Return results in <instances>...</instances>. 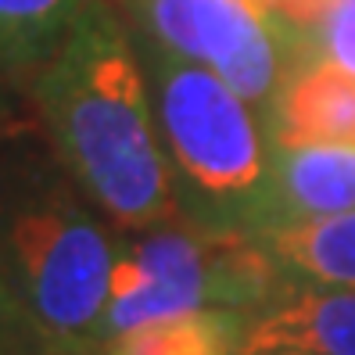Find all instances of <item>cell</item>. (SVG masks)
<instances>
[{
    "label": "cell",
    "mask_w": 355,
    "mask_h": 355,
    "mask_svg": "<svg viewBox=\"0 0 355 355\" xmlns=\"http://www.w3.org/2000/svg\"><path fill=\"white\" fill-rule=\"evenodd\" d=\"M287 287L291 280L255 234L208 230L183 216L122 230L101 341L191 309L259 312Z\"/></svg>",
    "instance_id": "obj_4"
},
{
    "label": "cell",
    "mask_w": 355,
    "mask_h": 355,
    "mask_svg": "<svg viewBox=\"0 0 355 355\" xmlns=\"http://www.w3.org/2000/svg\"><path fill=\"white\" fill-rule=\"evenodd\" d=\"M0 341L44 348V352L51 355V348L44 345V338L36 334L33 320L26 316V309L18 305V298L11 295V287H8V280H4V269H0Z\"/></svg>",
    "instance_id": "obj_13"
},
{
    "label": "cell",
    "mask_w": 355,
    "mask_h": 355,
    "mask_svg": "<svg viewBox=\"0 0 355 355\" xmlns=\"http://www.w3.org/2000/svg\"><path fill=\"white\" fill-rule=\"evenodd\" d=\"M273 140L355 144V76L323 58H305L287 76L266 115Z\"/></svg>",
    "instance_id": "obj_8"
},
{
    "label": "cell",
    "mask_w": 355,
    "mask_h": 355,
    "mask_svg": "<svg viewBox=\"0 0 355 355\" xmlns=\"http://www.w3.org/2000/svg\"><path fill=\"white\" fill-rule=\"evenodd\" d=\"M0 355H47L44 348H29V345H11V341H0Z\"/></svg>",
    "instance_id": "obj_14"
},
{
    "label": "cell",
    "mask_w": 355,
    "mask_h": 355,
    "mask_svg": "<svg viewBox=\"0 0 355 355\" xmlns=\"http://www.w3.org/2000/svg\"><path fill=\"white\" fill-rule=\"evenodd\" d=\"M87 0H0V108L29 94Z\"/></svg>",
    "instance_id": "obj_9"
},
{
    "label": "cell",
    "mask_w": 355,
    "mask_h": 355,
    "mask_svg": "<svg viewBox=\"0 0 355 355\" xmlns=\"http://www.w3.org/2000/svg\"><path fill=\"white\" fill-rule=\"evenodd\" d=\"M309 58H323L355 76V0H334L312 26L298 33Z\"/></svg>",
    "instance_id": "obj_12"
},
{
    "label": "cell",
    "mask_w": 355,
    "mask_h": 355,
    "mask_svg": "<svg viewBox=\"0 0 355 355\" xmlns=\"http://www.w3.org/2000/svg\"><path fill=\"white\" fill-rule=\"evenodd\" d=\"M252 312L191 309L104 338L94 355H241Z\"/></svg>",
    "instance_id": "obj_11"
},
{
    "label": "cell",
    "mask_w": 355,
    "mask_h": 355,
    "mask_svg": "<svg viewBox=\"0 0 355 355\" xmlns=\"http://www.w3.org/2000/svg\"><path fill=\"white\" fill-rule=\"evenodd\" d=\"M259 237L291 284L355 287V208L280 223Z\"/></svg>",
    "instance_id": "obj_10"
},
{
    "label": "cell",
    "mask_w": 355,
    "mask_h": 355,
    "mask_svg": "<svg viewBox=\"0 0 355 355\" xmlns=\"http://www.w3.org/2000/svg\"><path fill=\"white\" fill-rule=\"evenodd\" d=\"M126 15L137 36L212 69L262 115L309 58L266 0H126Z\"/></svg>",
    "instance_id": "obj_5"
},
{
    "label": "cell",
    "mask_w": 355,
    "mask_h": 355,
    "mask_svg": "<svg viewBox=\"0 0 355 355\" xmlns=\"http://www.w3.org/2000/svg\"><path fill=\"white\" fill-rule=\"evenodd\" d=\"M244 355H309V352H298V348H269V352H244Z\"/></svg>",
    "instance_id": "obj_15"
},
{
    "label": "cell",
    "mask_w": 355,
    "mask_h": 355,
    "mask_svg": "<svg viewBox=\"0 0 355 355\" xmlns=\"http://www.w3.org/2000/svg\"><path fill=\"white\" fill-rule=\"evenodd\" d=\"M180 216L208 230L269 226V122L223 76L137 36Z\"/></svg>",
    "instance_id": "obj_3"
},
{
    "label": "cell",
    "mask_w": 355,
    "mask_h": 355,
    "mask_svg": "<svg viewBox=\"0 0 355 355\" xmlns=\"http://www.w3.org/2000/svg\"><path fill=\"white\" fill-rule=\"evenodd\" d=\"M119 230L36 151L0 155V269L51 355H94Z\"/></svg>",
    "instance_id": "obj_2"
},
{
    "label": "cell",
    "mask_w": 355,
    "mask_h": 355,
    "mask_svg": "<svg viewBox=\"0 0 355 355\" xmlns=\"http://www.w3.org/2000/svg\"><path fill=\"white\" fill-rule=\"evenodd\" d=\"M298 348L309 355H355V287L291 284L252 312L244 352Z\"/></svg>",
    "instance_id": "obj_7"
},
{
    "label": "cell",
    "mask_w": 355,
    "mask_h": 355,
    "mask_svg": "<svg viewBox=\"0 0 355 355\" xmlns=\"http://www.w3.org/2000/svg\"><path fill=\"white\" fill-rule=\"evenodd\" d=\"M348 208H355V144L345 140L269 144V226L266 230L280 223L348 212Z\"/></svg>",
    "instance_id": "obj_6"
},
{
    "label": "cell",
    "mask_w": 355,
    "mask_h": 355,
    "mask_svg": "<svg viewBox=\"0 0 355 355\" xmlns=\"http://www.w3.org/2000/svg\"><path fill=\"white\" fill-rule=\"evenodd\" d=\"M29 97L61 169L115 230L180 216L148 69L133 29L104 0H87Z\"/></svg>",
    "instance_id": "obj_1"
}]
</instances>
